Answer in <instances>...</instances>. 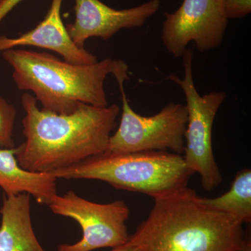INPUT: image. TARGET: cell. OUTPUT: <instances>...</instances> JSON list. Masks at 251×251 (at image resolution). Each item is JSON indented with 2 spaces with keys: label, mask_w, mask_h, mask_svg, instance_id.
Returning <instances> with one entry per match:
<instances>
[{
  "label": "cell",
  "mask_w": 251,
  "mask_h": 251,
  "mask_svg": "<svg viewBox=\"0 0 251 251\" xmlns=\"http://www.w3.org/2000/svg\"><path fill=\"white\" fill-rule=\"evenodd\" d=\"M21 103L26 140L16 148L15 155L21 168L34 173H50L105 153L120 112L117 104L81 103L72 113H56L39 109L27 92Z\"/></svg>",
  "instance_id": "6da1fadb"
},
{
  "label": "cell",
  "mask_w": 251,
  "mask_h": 251,
  "mask_svg": "<svg viewBox=\"0 0 251 251\" xmlns=\"http://www.w3.org/2000/svg\"><path fill=\"white\" fill-rule=\"evenodd\" d=\"M153 201L128 239L137 251H238L245 240L241 221L203 204L192 188Z\"/></svg>",
  "instance_id": "7a4b0ae2"
},
{
  "label": "cell",
  "mask_w": 251,
  "mask_h": 251,
  "mask_svg": "<svg viewBox=\"0 0 251 251\" xmlns=\"http://www.w3.org/2000/svg\"><path fill=\"white\" fill-rule=\"evenodd\" d=\"M2 57L12 68L18 90L29 91L42 109L59 114L72 113L81 103L108 106L105 79L126 65L110 58L73 64L48 52L20 49L4 51Z\"/></svg>",
  "instance_id": "3957f363"
},
{
  "label": "cell",
  "mask_w": 251,
  "mask_h": 251,
  "mask_svg": "<svg viewBox=\"0 0 251 251\" xmlns=\"http://www.w3.org/2000/svg\"><path fill=\"white\" fill-rule=\"evenodd\" d=\"M50 174L57 179L99 180L117 189L143 193L153 199L188 187L193 175L183 156L166 151L103 153Z\"/></svg>",
  "instance_id": "277c9868"
},
{
  "label": "cell",
  "mask_w": 251,
  "mask_h": 251,
  "mask_svg": "<svg viewBox=\"0 0 251 251\" xmlns=\"http://www.w3.org/2000/svg\"><path fill=\"white\" fill-rule=\"evenodd\" d=\"M182 57L184 78L171 74L167 79L179 85L186 98L188 122L183 158L188 169L193 174L198 173L201 176L203 189L211 192L223 181L213 150L212 129L216 114L227 94L224 91H214L201 96L193 80V50L186 49Z\"/></svg>",
  "instance_id": "5b68a950"
},
{
  "label": "cell",
  "mask_w": 251,
  "mask_h": 251,
  "mask_svg": "<svg viewBox=\"0 0 251 251\" xmlns=\"http://www.w3.org/2000/svg\"><path fill=\"white\" fill-rule=\"evenodd\" d=\"M128 69H122L114 75L121 92V120L116 132L110 136L105 153L171 151L182 154L188 122L186 105L172 102L152 116L137 113L128 103L124 86L125 81L129 77Z\"/></svg>",
  "instance_id": "8992f818"
},
{
  "label": "cell",
  "mask_w": 251,
  "mask_h": 251,
  "mask_svg": "<svg viewBox=\"0 0 251 251\" xmlns=\"http://www.w3.org/2000/svg\"><path fill=\"white\" fill-rule=\"evenodd\" d=\"M57 215L70 218L80 225L82 237L75 244H62L57 251H92L103 248L115 249L128 242L126 222L130 209L125 201L100 204L68 191L56 195L49 205Z\"/></svg>",
  "instance_id": "52a82bcc"
},
{
  "label": "cell",
  "mask_w": 251,
  "mask_h": 251,
  "mask_svg": "<svg viewBox=\"0 0 251 251\" xmlns=\"http://www.w3.org/2000/svg\"><path fill=\"white\" fill-rule=\"evenodd\" d=\"M165 16L161 40L175 57H182L192 41L201 52L220 47L228 23L222 0H184L179 9Z\"/></svg>",
  "instance_id": "ba28073f"
},
{
  "label": "cell",
  "mask_w": 251,
  "mask_h": 251,
  "mask_svg": "<svg viewBox=\"0 0 251 251\" xmlns=\"http://www.w3.org/2000/svg\"><path fill=\"white\" fill-rule=\"evenodd\" d=\"M75 19L67 29L74 42L85 48L92 37L109 40L122 29L144 25L161 6V0H150L130 9L117 10L100 0H75Z\"/></svg>",
  "instance_id": "9c48e42d"
},
{
  "label": "cell",
  "mask_w": 251,
  "mask_h": 251,
  "mask_svg": "<svg viewBox=\"0 0 251 251\" xmlns=\"http://www.w3.org/2000/svg\"><path fill=\"white\" fill-rule=\"evenodd\" d=\"M63 0H51L45 18L35 28L16 38L0 36V52L21 46H34L54 51L64 60L76 64L97 62V57L77 46L68 32L61 17Z\"/></svg>",
  "instance_id": "30bf717a"
},
{
  "label": "cell",
  "mask_w": 251,
  "mask_h": 251,
  "mask_svg": "<svg viewBox=\"0 0 251 251\" xmlns=\"http://www.w3.org/2000/svg\"><path fill=\"white\" fill-rule=\"evenodd\" d=\"M0 214V251H46L33 229L30 195L4 196Z\"/></svg>",
  "instance_id": "8fae6325"
},
{
  "label": "cell",
  "mask_w": 251,
  "mask_h": 251,
  "mask_svg": "<svg viewBox=\"0 0 251 251\" xmlns=\"http://www.w3.org/2000/svg\"><path fill=\"white\" fill-rule=\"evenodd\" d=\"M16 148H0V187L5 196L26 193L39 204L49 206L57 195V178L50 173L23 169L16 159Z\"/></svg>",
  "instance_id": "7c38bea8"
},
{
  "label": "cell",
  "mask_w": 251,
  "mask_h": 251,
  "mask_svg": "<svg viewBox=\"0 0 251 251\" xmlns=\"http://www.w3.org/2000/svg\"><path fill=\"white\" fill-rule=\"evenodd\" d=\"M205 205L229 214L244 224L251 221V171L244 168L234 176L228 191L214 198L201 197Z\"/></svg>",
  "instance_id": "4fadbf2b"
},
{
  "label": "cell",
  "mask_w": 251,
  "mask_h": 251,
  "mask_svg": "<svg viewBox=\"0 0 251 251\" xmlns=\"http://www.w3.org/2000/svg\"><path fill=\"white\" fill-rule=\"evenodd\" d=\"M16 115L17 112L14 105L0 97V148H15L13 133Z\"/></svg>",
  "instance_id": "5bb4252c"
},
{
  "label": "cell",
  "mask_w": 251,
  "mask_h": 251,
  "mask_svg": "<svg viewBox=\"0 0 251 251\" xmlns=\"http://www.w3.org/2000/svg\"><path fill=\"white\" fill-rule=\"evenodd\" d=\"M222 6L227 19H237L251 14V0H222Z\"/></svg>",
  "instance_id": "9a60e30c"
},
{
  "label": "cell",
  "mask_w": 251,
  "mask_h": 251,
  "mask_svg": "<svg viewBox=\"0 0 251 251\" xmlns=\"http://www.w3.org/2000/svg\"><path fill=\"white\" fill-rule=\"evenodd\" d=\"M23 0H1L0 1V23Z\"/></svg>",
  "instance_id": "2e32d148"
},
{
  "label": "cell",
  "mask_w": 251,
  "mask_h": 251,
  "mask_svg": "<svg viewBox=\"0 0 251 251\" xmlns=\"http://www.w3.org/2000/svg\"><path fill=\"white\" fill-rule=\"evenodd\" d=\"M110 251H137V249L128 242L124 245L112 249V250Z\"/></svg>",
  "instance_id": "e0dca14e"
},
{
  "label": "cell",
  "mask_w": 251,
  "mask_h": 251,
  "mask_svg": "<svg viewBox=\"0 0 251 251\" xmlns=\"http://www.w3.org/2000/svg\"><path fill=\"white\" fill-rule=\"evenodd\" d=\"M238 251H251V241L250 239L246 238L242 247Z\"/></svg>",
  "instance_id": "ac0fdd59"
},
{
  "label": "cell",
  "mask_w": 251,
  "mask_h": 251,
  "mask_svg": "<svg viewBox=\"0 0 251 251\" xmlns=\"http://www.w3.org/2000/svg\"><path fill=\"white\" fill-rule=\"evenodd\" d=\"M1 1V0H0V1Z\"/></svg>",
  "instance_id": "d6986e66"
}]
</instances>
